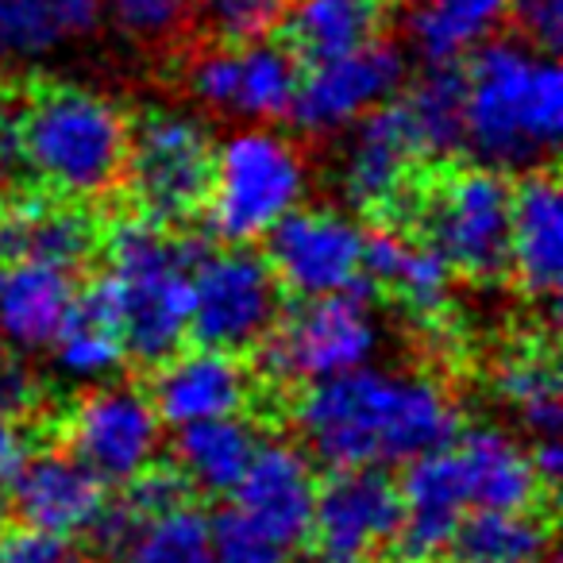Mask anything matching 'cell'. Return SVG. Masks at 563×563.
<instances>
[{
  "label": "cell",
  "instance_id": "cell-13",
  "mask_svg": "<svg viewBox=\"0 0 563 563\" xmlns=\"http://www.w3.org/2000/svg\"><path fill=\"white\" fill-rule=\"evenodd\" d=\"M66 444L101 483H128L155 467L163 421L147 390L132 383H97L66 417Z\"/></svg>",
  "mask_w": 563,
  "mask_h": 563
},
{
  "label": "cell",
  "instance_id": "cell-31",
  "mask_svg": "<svg viewBox=\"0 0 563 563\" xmlns=\"http://www.w3.org/2000/svg\"><path fill=\"white\" fill-rule=\"evenodd\" d=\"M424 163H440L463 151V74L455 66H429L398 97Z\"/></svg>",
  "mask_w": 563,
  "mask_h": 563
},
{
  "label": "cell",
  "instance_id": "cell-12",
  "mask_svg": "<svg viewBox=\"0 0 563 563\" xmlns=\"http://www.w3.org/2000/svg\"><path fill=\"white\" fill-rule=\"evenodd\" d=\"M406 86V55L394 43L371 40L347 55L317 58L298 74L290 120L309 135H336L383 109Z\"/></svg>",
  "mask_w": 563,
  "mask_h": 563
},
{
  "label": "cell",
  "instance_id": "cell-17",
  "mask_svg": "<svg viewBox=\"0 0 563 563\" xmlns=\"http://www.w3.org/2000/svg\"><path fill=\"white\" fill-rule=\"evenodd\" d=\"M232 498L243 517L263 525L282 544L298 548L313 517L317 471L309 455L290 440H258Z\"/></svg>",
  "mask_w": 563,
  "mask_h": 563
},
{
  "label": "cell",
  "instance_id": "cell-29",
  "mask_svg": "<svg viewBox=\"0 0 563 563\" xmlns=\"http://www.w3.org/2000/svg\"><path fill=\"white\" fill-rule=\"evenodd\" d=\"M255 448L258 432L240 413L212 417V421L181 424L178 440H174V463H178V475L186 486L224 498L247 471Z\"/></svg>",
  "mask_w": 563,
  "mask_h": 563
},
{
  "label": "cell",
  "instance_id": "cell-11",
  "mask_svg": "<svg viewBox=\"0 0 563 563\" xmlns=\"http://www.w3.org/2000/svg\"><path fill=\"white\" fill-rule=\"evenodd\" d=\"M398 521V486L383 467H336L329 483L317 486L301 544H309L313 563H378L394 548Z\"/></svg>",
  "mask_w": 563,
  "mask_h": 563
},
{
  "label": "cell",
  "instance_id": "cell-20",
  "mask_svg": "<svg viewBox=\"0 0 563 563\" xmlns=\"http://www.w3.org/2000/svg\"><path fill=\"white\" fill-rule=\"evenodd\" d=\"M448 455L460 475L471 509H537L544 483L537 478L529 448L494 424H475L448 440Z\"/></svg>",
  "mask_w": 563,
  "mask_h": 563
},
{
  "label": "cell",
  "instance_id": "cell-23",
  "mask_svg": "<svg viewBox=\"0 0 563 563\" xmlns=\"http://www.w3.org/2000/svg\"><path fill=\"white\" fill-rule=\"evenodd\" d=\"M70 271L51 263H9L0 274V340L16 352H47L74 309Z\"/></svg>",
  "mask_w": 563,
  "mask_h": 563
},
{
  "label": "cell",
  "instance_id": "cell-33",
  "mask_svg": "<svg viewBox=\"0 0 563 563\" xmlns=\"http://www.w3.org/2000/svg\"><path fill=\"white\" fill-rule=\"evenodd\" d=\"M209 548L212 563H290L294 548L243 517L240 509H220L209 521Z\"/></svg>",
  "mask_w": 563,
  "mask_h": 563
},
{
  "label": "cell",
  "instance_id": "cell-26",
  "mask_svg": "<svg viewBox=\"0 0 563 563\" xmlns=\"http://www.w3.org/2000/svg\"><path fill=\"white\" fill-rule=\"evenodd\" d=\"M509 9L514 0H417L409 40L429 66H455L501 32Z\"/></svg>",
  "mask_w": 563,
  "mask_h": 563
},
{
  "label": "cell",
  "instance_id": "cell-32",
  "mask_svg": "<svg viewBox=\"0 0 563 563\" xmlns=\"http://www.w3.org/2000/svg\"><path fill=\"white\" fill-rule=\"evenodd\" d=\"M120 563H212L209 548V521L194 506L166 509L140 525Z\"/></svg>",
  "mask_w": 563,
  "mask_h": 563
},
{
  "label": "cell",
  "instance_id": "cell-36",
  "mask_svg": "<svg viewBox=\"0 0 563 563\" xmlns=\"http://www.w3.org/2000/svg\"><path fill=\"white\" fill-rule=\"evenodd\" d=\"M43 401V378L16 347H0V413L27 417Z\"/></svg>",
  "mask_w": 563,
  "mask_h": 563
},
{
  "label": "cell",
  "instance_id": "cell-41",
  "mask_svg": "<svg viewBox=\"0 0 563 563\" xmlns=\"http://www.w3.org/2000/svg\"><path fill=\"white\" fill-rule=\"evenodd\" d=\"M0 532H4V529H0Z\"/></svg>",
  "mask_w": 563,
  "mask_h": 563
},
{
  "label": "cell",
  "instance_id": "cell-40",
  "mask_svg": "<svg viewBox=\"0 0 563 563\" xmlns=\"http://www.w3.org/2000/svg\"><path fill=\"white\" fill-rule=\"evenodd\" d=\"M529 460H532V471H537V478L544 483V490H552V486L560 483V471H563L560 437H540V440H532Z\"/></svg>",
  "mask_w": 563,
  "mask_h": 563
},
{
  "label": "cell",
  "instance_id": "cell-15",
  "mask_svg": "<svg viewBox=\"0 0 563 563\" xmlns=\"http://www.w3.org/2000/svg\"><path fill=\"white\" fill-rule=\"evenodd\" d=\"M352 140L340 166V189L367 217L398 220L421 201V151L398 97L347 128Z\"/></svg>",
  "mask_w": 563,
  "mask_h": 563
},
{
  "label": "cell",
  "instance_id": "cell-34",
  "mask_svg": "<svg viewBox=\"0 0 563 563\" xmlns=\"http://www.w3.org/2000/svg\"><path fill=\"white\" fill-rule=\"evenodd\" d=\"M109 16L120 32H128L140 43H163L181 32L189 20L194 0H104Z\"/></svg>",
  "mask_w": 563,
  "mask_h": 563
},
{
  "label": "cell",
  "instance_id": "cell-7",
  "mask_svg": "<svg viewBox=\"0 0 563 563\" xmlns=\"http://www.w3.org/2000/svg\"><path fill=\"white\" fill-rule=\"evenodd\" d=\"M509 209L514 189L490 166L452 170L421 189L417 220L424 240L455 274L471 282H498L509 274Z\"/></svg>",
  "mask_w": 563,
  "mask_h": 563
},
{
  "label": "cell",
  "instance_id": "cell-16",
  "mask_svg": "<svg viewBox=\"0 0 563 563\" xmlns=\"http://www.w3.org/2000/svg\"><path fill=\"white\" fill-rule=\"evenodd\" d=\"M151 378V406L158 421L181 429V424L212 421V417H235L251 401V375L240 355L217 352V347H189L155 363Z\"/></svg>",
  "mask_w": 563,
  "mask_h": 563
},
{
  "label": "cell",
  "instance_id": "cell-27",
  "mask_svg": "<svg viewBox=\"0 0 563 563\" xmlns=\"http://www.w3.org/2000/svg\"><path fill=\"white\" fill-rule=\"evenodd\" d=\"M51 352H55V367L74 383H104L120 371L128 352L124 340H120L117 309H112L104 278H97L89 290L74 298V309L66 317L63 332L55 336V344H51Z\"/></svg>",
  "mask_w": 563,
  "mask_h": 563
},
{
  "label": "cell",
  "instance_id": "cell-6",
  "mask_svg": "<svg viewBox=\"0 0 563 563\" xmlns=\"http://www.w3.org/2000/svg\"><path fill=\"white\" fill-rule=\"evenodd\" d=\"M212 135L205 120L178 109H151L128 124L120 178L143 220L178 228L194 220L212 181Z\"/></svg>",
  "mask_w": 563,
  "mask_h": 563
},
{
  "label": "cell",
  "instance_id": "cell-37",
  "mask_svg": "<svg viewBox=\"0 0 563 563\" xmlns=\"http://www.w3.org/2000/svg\"><path fill=\"white\" fill-rule=\"evenodd\" d=\"M0 563H81L78 548L70 544V537L43 529H16L0 532Z\"/></svg>",
  "mask_w": 563,
  "mask_h": 563
},
{
  "label": "cell",
  "instance_id": "cell-8",
  "mask_svg": "<svg viewBox=\"0 0 563 563\" xmlns=\"http://www.w3.org/2000/svg\"><path fill=\"white\" fill-rule=\"evenodd\" d=\"M378 344H383V332L375 313L360 298V290H352L306 298L290 313H278L274 329L258 344V355L274 383L309 386L367 367Z\"/></svg>",
  "mask_w": 563,
  "mask_h": 563
},
{
  "label": "cell",
  "instance_id": "cell-14",
  "mask_svg": "<svg viewBox=\"0 0 563 563\" xmlns=\"http://www.w3.org/2000/svg\"><path fill=\"white\" fill-rule=\"evenodd\" d=\"M298 74L294 51L263 35V40L201 51L189 63L186 86L194 101L209 112L240 117L251 124H274L290 117Z\"/></svg>",
  "mask_w": 563,
  "mask_h": 563
},
{
  "label": "cell",
  "instance_id": "cell-24",
  "mask_svg": "<svg viewBox=\"0 0 563 563\" xmlns=\"http://www.w3.org/2000/svg\"><path fill=\"white\" fill-rule=\"evenodd\" d=\"M448 563H555L552 525L537 509H471L444 548Z\"/></svg>",
  "mask_w": 563,
  "mask_h": 563
},
{
  "label": "cell",
  "instance_id": "cell-1",
  "mask_svg": "<svg viewBox=\"0 0 563 563\" xmlns=\"http://www.w3.org/2000/svg\"><path fill=\"white\" fill-rule=\"evenodd\" d=\"M294 421L329 467H394L448 444L460 432V409L432 375L367 363L309 383L294 401Z\"/></svg>",
  "mask_w": 563,
  "mask_h": 563
},
{
  "label": "cell",
  "instance_id": "cell-9",
  "mask_svg": "<svg viewBox=\"0 0 563 563\" xmlns=\"http://www.w3.org/2000/svg\"><path fill=\"white\" fill-rule=\"evenodd\" d=\"M282 313V286L263 255L247 247L205 251L194 271L189 336L217 352H251Z\"/></svg>",
  "mask_w": 563,
  "mask_h": 563
},
{
  "label": "cell",
  "instance_id": "cell-2",
  "mask_svg": "<svg viewBox=\"0 0 563 563\" xmlns=\"http://www.w3.org/2000/svg\"><path fill=\"white\" fill-rule=\"evenodd\" d=\"M463 74V147L498 174L537 170L563 132V74L525 40H490Z\"/></svg>",
  "mask_w": 563,
  "mask_h": 563
},
{
  "label": "cell",
  "instance_id": "cell-25",
  "mask_svg": "<svg viewBox=\"0 0 563 563\" xmlns=\"http://www.w3.org/2000/svg\"><path fill=\"white\" fill-rule=\"evenodd\" d=\"M101 0H0V63H35L93 35Z\"/></svg>",
  "mask_w": 563,
  "mask_h": 563
},
{
  "label": "cell",
  "instance_id": "cell-28",
  "mask_svg": "<svg viewBox=\"0 0 563 563\" xmlns=\"http://www.w3.org/2000/svg\"><path fill=\"white\" fill-rule=\"evenodd\" d=\"M278 24L290 35L294 55L317 63L383 40L386 9L383 0H286Z\"/></svg>",
  "mask_w": 563,
  "mask_h": 563
},
{
  "label": "cell",
  "instance_id": "cell-30",
  "mask_svg": "<svg viewBox=\"0 0 563 563\" xmlns=\"http://www.w3.org/2000/svg\"><path fill=\"white\" fill-rule=\"evenodd\" d=\"M494 394L506 409H514V417L532 432V440L540 437H560L563 429V386H560V363L555 352L540 340L514 347L509 355H501V363L494 367Z\"/></svg>",
  "mask_w": 563,
  "mask_h": 563
},
{
  "label": "cell",
  "instance_id": "cell-22",
  "mask_svg": "<svg viewBox=\"0 0 563 563\" xmlns=\"http://www.w3.org/2000/svg\"><path fill=\"white\" fill-rule=\"evenodd\" d=\"M363 282L390 294L401 309L424 324H440L452 306L455 271L429 240H409L406 232H375L363 247Z\"/></svg>",
  "mask_w": 563,
  "mask_h": 563
},
{
  "label": "cell",
  "instance_id": "cell-21",
  "mask_svg": "<svg viewBox=\"0 0 563 563\" xmlns=\"http://www.w3.org/2000/svg\"><path fill=\"white\" fill-rule=\"evenodd\" d=\"M97 247H101V224L78 201L27 194L0 209V258L4 263H51L74 271Z\"/></svg>",
  "mask_w": 563,
  "mask_h": 563
},
{
  "label": "cell",
  "instance_id": "cell-39",
  "mask_svg": "<svg viewBox=\"0 0 563 563\" xmlns=\"http://www.w3.org/2000/svg\"><path fill=\"white\" fill-rule=\"evenodd\" d=\"M27 455H32V437H27L24 421L0 413V494L12 486V478L20 475Z\"/></svg>",
  "mask_w": 563,
  "mask_h": 563
},
{
  "label": "cell",
  "instance_id": "cell-3",
  "mask_svg": "<svg viewBox=\"0 0 563 563\" xmlns=\"http://www.w3.org/2000/svg\"><path fill=\"white\" fill-rule=\"evenodd\" d=\"M24 186L63 201H89L120 181L128 117L86 86H43L9 117Z\"/></svg>",
  "mask_w": 563,
  "mask_h": 563
},
{
  "label": "cell",
  "instance_id": "cell-38",
  "mask_svg": "<svg viewBox=\"0 0 563 563\" xmlns=\"http://www.w3.org/2000/svg\"><path fill=\"white\" fill-rule=\"evenodd\" d=\"M509 20H517L529 47L555 55L563 43V0H514Z\"/></svg>",
  "mask_w": 563,
  "mask_h": 563
},
{
  "label": "cell",
  "instance_id": "cell-35",
  "mask_svg": "<svg viewBox=\"0 0 563 563\" xmlns=\"http://www.w3.org/2000/svg\"><path fill=\"white\" fill-rule=\"evenodd\" d=\"M201 16L209 27L228 43L263 40L274 24L282 20L286 0H197Z\"/></svg>",
  "mask_w": 563,
  "mask_h": 563
},
{
  "label": "cell",
  "instance_id": "cell-4",
  "mask_svg": "<svg viewBox=\"0 0 563 563\" xmlns=\"http://www.w3.org/2000/svg\"><path fill=\"white\" fill-rule=\"evenodd\" d=\"M101 243L109 258V271L101 278L117 309L128 360L155 367L189 336L194 271L205 247L143 217L112 224Z\"/></svg>",
  "mask_w": 563,
  "mask_h": 563
},
{
  "label": "cell",
  "instance_id": "cell-10",
  "mask_svg": "<svg viewBox=\"0 0 563 563\" xmlns=\"http://www.w3.org/2000/svg\"><path fill=\"white\" fill-rule=\"evenodd\" d=\"M263 240L266 266L294 298H329L363 286L367 232L329 205H298Z\"/></svg>",
  "mask_w": 563,
  "mask_h": 563
},
{
  "label": "cell",
  "instance_id": "cell-5",
  "mask_svg": "<svg viewBox=\"0 0 563 563\" xmlns=\"http://www.w3.org/2000/svg\"><path fill=\"white\" fill-rule=\"evenodd\" d=\"M306 189L309 170L298 143L271 132V124H251L212 147V181L201 209L220 243L247 247L298 209Z\"/></svg>",
  "mask_w": 563,
  "mask_h": 563
},
{
  "label": "cell",
  "instance_id": "cell-18",
  "mask_svg": "<svg viewBox=\"0 0 563 563\" xmlns=\"http://www.w3.org/2000/svg\"><path fill=\"white\" fill-rule=\"evenodd\" d=\"M9 490L12 509L27 529L58 537L86 532L109 498V483H101L74 452H32Z\"/></svg>",
  "mask_w": 563,
  "mask_h": 563
},
{
  "label": "cell",
  "instance_id": "cell-19",
  "mask_svg": "<svg viewBox=\"0 0 563 563\" xmlns=\"http://www.w3.org/2000/svg\"><path fill=\"white\" fill-rule=\"evenodd\" d=\"M509 274L525 298L552 306L563 282V197L560 181L529 170L509 209Z\"/></svg>",
  "mask_w": 563,
  "mask_h": 563
}]
</instances>
